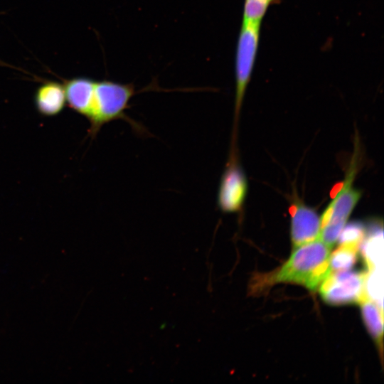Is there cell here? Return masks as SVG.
Here are the masks:
<instances>
[{"label": "cell", "instance_id": "obj_1", "mask_svg": "<svg viewBox=\"0 0 384 384\" xmlns=\"http://www.w3.org/2000/svg\"><path fill=\"white\" fill-rule=\"evenodd\" d=\"M331 248L319 238L296 247L288 261L270 277V282L297 283L316 290L331 272Z\"/></svg>", "mask_w": 384, "mask_h": 384}, {"label": "cell", "instance_id": "obj_2", "mask_svg": "<svg viewBox=\"0 0 384 384\" xmlns=\"http://www.w3.org/2000/svg\"><path fill=\"white\" fill-rule=\"evenodd\" d=\"M136 91L133 83H121L111 80H95L90 110L86 118L90 123L89 136L95 137L106 124L117 119L127 121L135 131L142 128L126 114L129 102Z\"/></svg>", "mask_w": 384, "mask_h": 384}, {"label": "cell", "instance_id": "obj_3", "mask_svg": "<svg viewBox=\"0 0 384 384\" xmlns=\"http://www.w3.org/2000/svg\"><path fill=\"white\" fill-rule=\"evenodd\" d=\"M356 162V160H354L351 164L341 188L320 218L321 230L319 238L330 247L337 241L361 197V191L353 186L357 168Z\"/></svg>", "mask_w": 384, "mask_h": 384}, {"label": "cell", "instance_id": "obj_4", "mask_svg": "<svg viewBox=\"0 0 384 384\" xmlns=\"http://www.w3.org/2000/svg\"><path fill=\"white\" fill-rule=\"evenodd\" d=\"M260 26L242 23L235 53V125L253 72L258 51Z\"/></svg>", "mask_w": 384, "mask_h": 384}, {"label": "cell", "instance_id": "obj_5", "mask_svg": "<svg viewBox=\"0 0 384 384\" xmlns=\"http://www.w3.org/2000/svg\"><path fill=\"white\" fill-rule=\"evenodd\" d=\"M366 274L348 270L331 272L319 287L322 299L331 305L360 303L367 297Z\"/></svg>", "mask_w": 384, "mask_h": 384}, {"label": "cell", "instance_id": "obj_6", "mask_svg": "<svg viewBox=\"0 0 384 384\" xmlns=\"http://www.w3.org/2000/svg\"><path fill=\"white\" fill-rule=\"evenodd\" d=\"M247 186L246 176L232 149L218 187L217 204L220 210L224 213L240 211L247 196Z\"/></svg>", "mask_w": 384, "mask_h": 384}, {"label": "cell", "instance_id": "obj_7", "mask_svg": "<svg viewBox=\"0 0 384 384\" xmlns=\"http://www.w3.org/2000/svg\"><path fill=\"white\" fill-rule=\"evenodd\" d=\"M291 215L290 235L294 247L319 237L321 218L314 209L299 202L292 208Z\"/></svg>", "mask_w": 384, "mask_h": 384}, {"label": "cell", "instance_id": "obj_8", "mask_svg": "<svg viewBox=\"0 0 384 384\" xmlns=\"http://www.w3.org/2000/svg\"><path fill=\"white\" fill-rule=\"evenodd\" d=\"M34 105L43 117L58 115L67 105L64 85L57 82L43 83L35 92Z\"/></svg>", "mask_w": 384, "mask_h": 384}, {"label": "cell", "instance_id": "obj_9", "mask_svg": "<svg viewBox=\"0 0 384 384\" xmlns=\"http://www.w3.org/2000/svg\"><path fill=\"white\" fill-rule=\"evenodd\" d=\"M95 80L80 77L67 81L64 85L67 105L75 112L87 118Z\"/></svg>", "mask_w": 384, "mask_h": 384}, {"label": "cell", "instance_id": "obj_10", "mask_svg": "<svg viewBox=\"0 0 384 384\" xmlns=\"http://www.w3.org/2000/svg\"><path fill=\"white\" fill-rule=\"evenodd\" d=\"M383 232L382 223L373 221L366 228L363 240L360 245L362 253L369 270L378 268L379 262L383 263Z\"/></svg>", "mask_w": 384, "mask_h": 384}, {"label": "cell", "instance_id": "obj_11", "mask_svg": "<svg viewBox=\"0 0 384 384\" xmlns=\"http://www.w3.org/2000/svg\"><path fill=\"white\" fill-rule=\"evenodd\" d=\"M361 314L367 329L376 343L381 347L383 337V309L366 297L361 302Z\"/></svg>", "mask_w": 384, "mask_h": 384}, {"label": "cell", "instance_id": "obj_12", "mask_svg": "<svg viewBox=\"0 0 384 384\" xmlns=\"http://www.w3.org/2000/svg\"><path fill=\"white\" fill-rule=\"evenodd\" d=\"M359 248L340 245L329 256L331 272L349 270L356 263Z\"/></svg>", "mask_w": 384, "mask_h": 384}, {"label": "cell", "instance_id": "obj_13", "mask_svg": "<svg viewBox=\"0 0 384 384\" xmlns=\"http://www.w3.org/2000/svg\"><path fill=\"white\" fill-rule=\"evenodd\" d=\"M281 0H244L242 23L261 25L269 8Z\"/></svg>", "mask_w": 384, "mask_h": 384}, {"label": "cell", "instance_id": "obj_14", "mask_svg": "<svg viewBox=\"0 0 384 384\" xmlns=\"http://www.w3.org/2000/svg\"><path fill=\"white\" fill-rule=\"evenodd\" d=\"M365 233L366 228L362 223L353 221L344 225L337 240L340 245L360 248Z\"/></svg>", "mask_w": 384, "mask_h": 384}]
</instances>
